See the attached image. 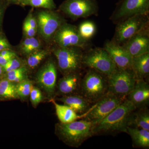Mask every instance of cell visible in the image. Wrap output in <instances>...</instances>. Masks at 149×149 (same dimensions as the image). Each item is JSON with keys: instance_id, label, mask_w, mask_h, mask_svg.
I'll list each match as a JSON object with an SVG mask.
<instances>
[{"instance_id": "cell-6", "label": "cell", "mask_w": 149, "mask_h": 149, "mask_svg": "<svg viewBox=\"0 0 149 149\" xmlns=\"http://www.w3.org/2000/svg\"><path fill=\"white\" fill-rule=\"evenodd\" d=\"M82 63L104 75L109 76L117 68L104 48H96L83 54Z\"/></svg>"}, {"instance_id": "cell-14", "label": "cell", "mask_w": 149, "mask_h": 149, "mask_svg": "<svg viewBox=\"0 0 149 149\" xmlns=\"http://www.w3.org/2000/svg\"><path fill=\"white\" fill-rule=\"evenodd\" d=\"M57 70L56 65L49 61L37 73L36 80L38 85L50 95L54 93L56 83Z\"/></svg>"}, {"instance_id": "cell-28", "label": "cell", "mask_w": 149, "mask_h": 149, "mask_svg": "<svg viewBox=\"0 0 149 149\" xmlns=\"http://www.w3.org/2000/svg\"><path fill=\"white\" fill-rule=\"evenodd\" d=\"M22 67L21 62L18 59L16 58V56L10 59L8 62L3 67L4 72H7L11 70L18 69Z\"/></svg>"}, {"instance_id": "cell-24", "label": "cell", "mask_w": 149, "mask_h": 149, "mask_svg": "<svg viewBox=\"0 0 149 149\" xmlns=\"http://www.w3.org/2000/svg\"><path fill=\"white\" fill-rule=\"evenodd\" d=\"M19 5L22 6H30L33 8L54 10L56 5L54 0H22Z\"/></svg>"}, {"instance_id": "cell-21", "label": "cell", "mask_w": 149, "mask_h": 149, "mask_svg": "<svg viewBox=\"0 0 149 149\" xmlns=\"http://www.w3.org/2000/svg\"><path fill=\"white\" fill-rule=\"evenodd\" d=\"M55 106L56 113L61 123H69L82 118L86 115V113L78 114L69 107L65 105H60L52 101Z\"/></svg>"}, {"instance_id": "cell-16", "label": "cell", "mask_w": 149, "mask_h": 149, "mask_svg": "<svg viewBox=\"0 0 149 149\" xmlns=\"http://www.w3.org/2000/svg\"><path fill=\"white\" fill-rule=\"evenodd\" d=\"M127 97L136 108L146 106L149 102V84L144 79L136 80L134 88Z\"/></svg>"}, {"instance_id": "cell-5", "label": "cell", "mask_w": 149, "mask_h": 149, "mask_svg": "<svg viewBox=\"0 0 149 149\" xmlns=\"http://www.w3.org/2000/svg\"><path fill=\"white\" fill-rule=\"evenodd\" d=\"M107 77L108 92L123 99L133 90L137 80L131 69L117 68Z\"/></svg>"}, {"instance_id": "cell-13", "label": "cell", "mask_w": 149, "mask_h": 149, "mask_svg": "<svg viewBox=\"0 0 149 149\" xmlns=\"http://www.w3.org/2000/svg\"><path fill=\"white\" fill-rule=\"evenodd\" d=\"M146 28L121 45L133 58L149 52V34Z\"/></svg>"}, {"instance_id": "cell-27", "label": "cell", "mask_w": 149, "mask_h": 149, "mask_svg": "<svg viewBox=\"0 0 149 149\" xmlns=\"http://www.w3.org/2000/svg\"><path fill=\"white\" fill-rule=\"evenodd\" d=\"M16 91L18 97L24 99L29 95L32 87V83L29 80L24 79L16 85Z\"/></svg>"}, {"instance_id": "cell-4", "label": "cell", "mask_w": 149, "mask_h": 149, "mask_svg": "<svg viewBox=\"0 0 149 149\" xmlns=\"http://www.w3.org/2000/svg\"><path fill=\"white\" fill-rule=\"evenodd\" d=\"M148 14L130 17L117 23L112 41L122 45L131 37L147 27Z\"/></svg>"}, {"instance_id": "cell-34", "label": "cell", "mask_w": 149, "mask_h": 149, "mask_svg": "<svg viewBox=\"0 0 149 149\" xmlns=\"http://www.w3.org/2000/svg\"><path fill=\"white\" fill-rule=\"evenodd\" d=\"M11 46L3 32H0V52L5 49H11Z\"/></svg>"}, {"instance_id": "cell-26", "label": "cell", "mask_w": 149, "mask_h": 149, "mask_svg": "<svg viewBox=\"0 0 149 149\" xmlns=\"http://www.w3.org/2000/svg\"><path fill=\"white\" fill-rule=\"evenodd\" d=\"M48 54L47 51L40 49L30 54L29 55L27 60L28 66L31 68H35L44 58H45Z\"/></svg>"}, {"instance_id": "cell-11", "label": "cell", "mask_w": 149, "mask_h": 149, "mask_svg": "<svg viewBox=\"0 0 149 149\" xmlns=\"http://www.w3.org/2000/svg\"><path fill=\"white\" fill-rule=\"evenodd\" d=\"M54 42L61 47H77L84 49L88 41L81 37L78 28L74 25L65 22L55 33Z\"/></svg>"}, {"instance_id": "cell-12", "label": "cell", "mask_w": 149, "mask_h": 149, "mask_svg": "<svg viewBox=\"0 0 149 149\" xmlns=\"http://www.w3.org/2000/svg\"><path fill=\"white\" fill-rule=\"evenodd\" d=\"M149 0H120L111 19L118 23L125 19L139 14H148Z\"/></svg>"}, {"instance_id": "cell-29", "label": "cell", "mask_w": 149, "mask_h": 149, "mask_svg": "<svg viewBox=\"0 0 149 149\" xmlns=\"http://www.w3.org/2000/svg\"><path fill=\"white\" fill-rule=\"evenodd\" d=\"M30 100L34 106L37 105L42 101V96L41 91L38 88L32 87L30 94Z\"/></svg>"}, {"instance_id": "cell-25", "label": "cell", "mask_w": 149, "mask_h": 149, "mask_svg": "<svg viewBox=\"0 0 149 149\" xmlns=\"http://www.w3.org/2000/svg\"><path fill=\"white\" fill-rule=\"evenodd\" d=\"M78 32L83 39L88 41L95 34L96 27L93 22L87 21L80 24L78 27Z\"/></svg>"}, {"instance_id": "cell-37", "label": "cell", "mask_w": 149, "mask_h": 149, "mask_svg": "<svg viewBox=\"0 0 149 149\" xmlns=\"http://www.w3.org/2000/svg\"><path fill=\"white\" fill-rule=\"evenodd\" d=\"M13 57H12L10 56H3L0 55V65L3 67L5 66L6 64Z\"/></svg>"}, {"instance_id": "cell-2", "label": "cell", "mask_w": 149, "mask_h": 149, "mask_svg": "<svg viewBox=\"0 0 149 149\" xmlns=\"http://www.w3.org/2000/svg\"><path fill=\"white\" fill-rule=\"evenodd\" d=\"M93 124L85 119L69 123H58L56 132L60 139L70 146L78 148L93 136Z\"/></svg>"}, {"instance_id": "cell-18", "label": "cell", "mask_w": 149, "mask_h": 149, "mask_svg": "<svg viewBox=\"0 0 149 149\" xmlns=\"http://www.w3.org/2000/svg\"><path fill=\"white\" fill-rule=\"evenodd\" d=\"M80 83V76L78 72L65 74L59 80V92L64 96L68 95L76 91Z\"/></svg>"}, {"instance_id": "cell-10", "label": "cell", "mask_w": 149, "mask_h": 149, "mask_svg": "<svg viewBox=\"0 0 149 149\" xmlns=\"http://www.w3.org/2000/svg\"><path fill=\"white\" fill-rule=\"evenodd\" d=\"M59 10L68 17L76 19L97 14L99 7L96 0H65Z\"/></svg>"}, {"instance_id": "cell-23", "label": "cell", "mask_w": 149, "mask_h": 149, "mask_svg": "<svg viewBox=\"0 0 149 149\" xmlns=\"http://www.w3.org/2000/svg\"><path fill=\"white\" fill-rule=\"evenodd\" d=\"M18 97L16 91V85L7 79L0 81V98L15 99Z\"/></svg>"}, {"instance_id": "cell-31", "label": "cell", "mask_w": 149, "mask_h": 149, "mask_svg": "<svg viewBox=\"0 0 149 149\" xmlns=\"http://www.w3.org/2000/svg\"><path fill=\"white\" fill-rule=\"evenodd\" d=\"M9 4L6 0H0V32H3V23L5 13Z\"/></svg>"}, {"instance_id": "cell-32", "label": "cell", "mask_w": 149, "mask_h": 149, "mask_svg": "<svg viewBox=\"0 0 149 149\" xmlns=\"http://www.w3.org/2000/svg\"><path fill=\"white\" fill-rule=\"evenodd\" d=\"M23 30L26 37H35L37 32V30L30 27L26 20H24L23 23Z\"/></svg>"}, {"instance_id": "cell-22", "label": "cell", "mask_w": 149, "mask_h": 149, "mask_svg": "<svg viewBox=\"0 0 149 149\" xmlns=\"http://www.w3.org/2000/svg\"><path fill=\"white\" fill-rule=\"evenodd\" d=\"M142 128L149 131V111L148 109L143 108L139 111L133 112L131 118L130 126Z\"/></svg>"}, {"instance_id": "cell-9", "label": "cell", "mask_w": 149, "mask_h": 149, "mask_svg": "<svg viewBox=\"0 0 149 149\" xmlns=\"http://www.w3.org/2000/svg\"><path fill=\"white\" fill-rule=\"evenodd\" d=\"M37 32L46 42L53 39L55 33L65 22L60 15L53 10L44 9L37 13Z\"/></svg>"}, {"instance_id": "cell-36", "label": "cell", "mask_w": 149, "mask_h": 149, "mask_svg": "<svg viewBox=\"0 0 149 149\" xmlns=\"http://www.w3.org/2000/svg\"><path fill=\"white\" fill-rule=\"evenodd\" d=\"M0 55L6 56H10L12 57L16 56V54L11 49H5L1 51Z\"/></svg>"}, {"instance_id": "cell-35", "label": "cell", "mask_w": 149, "mask_h": 149, "mask_svg": "<svg viewBox=\"0 0 149 149\" xmlns=\"http://www.w3.org/2000/svg\"><path fill=\"white\" fill-rule=\"evenodd\" d=\"M25 20L27 21V23H28L30 27L37 30V19H36V17L33 15L32 11H30L28 14V16H27Z\"/></svg>"}, {"instance_id": "cell-38", "label": "cell", "mask_w": 149, "mask_h": 149, "mask_svg": "<svg viewBox=\"0 0 149 149\" xmlns=\"http://www.w3.org/2000/svg\"><path fill=\"white\" fill-rule=\"evenodd\" d=\"M9 5L13 4L19 5L22 0H6Z\"/></svg>"}, {"instance_id": "cell-1", "label": "cell", "mask_w": 149, "mask_h": 149, "mask_svg": "<svg viewBox=\"0 0 149 149\" xmlns=\"http://www.w3.org/2000/svg\"><path fill=\"white\" fill-rule=\"evenodd\" d=\"M130 101L124 100L106 117L93 125V136L99 134L124 132L127 133V128L130 126L133 112L136 109Z\"/></svg>"}, {"instance_id": "cell-19", "label": "cell", "mask_w": 149, "mask_h": 149, "mask_svg": "<svg viewBox=\"0 0 149 149\" xmlns=\"http://www.w3.org/2000/svg\"><path fill=\"white\" fill-rule=\"evenodd\" d=\"M132 69L137 80L147 77L149 73V52L133 57Z\"/></svg>"}, {"instance_id": "cell-33", "label": "cell", "mask_w": 149, "mask_h": 149, "mask_svg": "<svg viewBox=\"0 0 149 149\" xmlns=\"http://www.w3.org/2000/svg\"><path fill=\"white\" fill-rule=\"evenodd\" d=\"M26 72H19L13 75L6 76V79L13 83H18L25 79Z\"/></svg>"}, {"instance_id": "cell-17", "label": "cell", "mask_w": 149, "mask_h": 149, "mask_svg": "<svg viewBox=\"0 0 149 149\" xmlns=\"http://www.w3.org/2000/svg\"><path fill=\"white\" fill-rule=\"evenodd\" d=\"M59 100L78 114L86 113L92 107L91 106V102L82 95H65Z\"/></svg>"}, {"instance_id": "cell-8", "label": "cell", "mask_w": 149, "mask_h": 149, "mask_svg": "<svg viewBox=\"0 0 149 149\" xmlns=\"http://www.w3.org/2000/svg\"><path fill=\"white\" fill-rule=\"evenodd\" d=\"M124 100V99L108 92L91 107L83 119L91 121L93 125H95L108 115Z\"/></svg>"}, {"instance_id": "cell-3", "label": "cell", "mask_w": 149, "mask_h": 149, "mask_svg": "<svg viewBox=\"0 0 149 149\" xmlns=\"http://www.w3.org/2000/svg\"><path fill=\"white\" fill-rule=\"evenodd\" d=\"M80 86L82 95L90 102L95 103L107 93V79L104 74L91 69L80 81Z\"/></svg>"}, {"instance_id": "cell-39", "label": "cell", "mask_w": 149, "mask_h": 149, "mask_svg": "<svg viewBox=\"0 0 149 149\" xmlns=\"http://www.w3.org/2000/svg\"><path fill=\"white\" fill-rule=\"evenodd\" d=\"M3 72V70L2 66L0 65V78L2 76Z\"/></svg>"}, {"instance_id": "cell-30", "label": "cell", "mask_w": 149, "mask_h": 149, "mask_svg": "<svg viewBox=\"0 0 149 149\" xmlns=\"http://www.w3.org/2000/svg\"><path fill=\"white\" fill-rule=\"evenodd\" d=\"M41 45V43L39 40L35 37H32L31 42L24 54L29 55L35 51L40 49Z\"/></svg>"}, {"instance_id": "cell-7", "label": "cell", "mask_w": 149, "mask_h": 149, "mask_svg": "<svg viewBox=\"0 0 149 149\" xmlns=\"http://www.w3.org/2000/svg\"><path fill=\"white\" fill-rule=\"evenodd\" d=\"M80 48L57 47L53 50L59 69L64 75L77 72L81 68L83 53Z\"/></svg>"}, {"instance_id": "cell-20", "label": "cell", "mask_w": 149, "mask_h": 149, "mask_svg": "<svg viewBox=\"0 0 149 149\" xmlns=\"http://www.w3.org/2000/svg\"><path fill=\"white\" fill-rule=\"evenodd\" d=\"M127 133L130 135L133 146L137 148H149V131L145 129L128 126Z\"/></svg>"}, {"instance_id": "cell-15", "label": "cell", "mask_w": 149, "mask_h": 149, "mask_svg": "<svg viewBox=\"0 0 149 149\" xmlns=\"http://www.w3.org/2000/svg\"><path fill=\"white\" fill-rule=\"evenodd\" d=\"M104 48L109 54L117 68L132 69L133 57L122 46L111 40L107 41Z\"/></svg>"}]
</instances>
